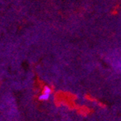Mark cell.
<instances>
[{
  "instance_id": "6da1fadb",
  "label": "cell",
  "mask_w": 121,
  "mask_h": 121,
  "mask_svg": "<svg viewBox=\"0 0 121 121\" xmlns=\"http://www.w3.org/2000/svg\"><path fill=\"white\" fill-rule=\"evenodd\" d=\"M52 93V89L50 86H45L43 89H42V92L41 93V95L39 97V99L42 101H45L48 100L50 98V97Z\"/></svg>"
}]
</instances>
